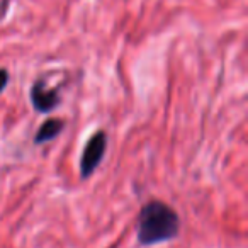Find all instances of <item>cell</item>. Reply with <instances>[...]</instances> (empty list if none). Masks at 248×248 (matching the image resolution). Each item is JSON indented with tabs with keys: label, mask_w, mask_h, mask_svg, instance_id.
Returning a JSON list of instances; mask_svg holds the SVG:
<instances>
[{
	"label": "cell",
	"mask_w": 248,
	"mask_h": 248,
	"mask_svg": "<svg viewBox=\"0 0 248 248\" xmlns=\"http://www.w3.org/2000/svg\"><path fill=\"white\" fill-rule=\"evenodd\" d=\"M179 231L180 217L169 204L153 199L141 207L138 214V241L143 247L173 240Z\"/></svg>",
	"instance_id": "cell-1"
},
{
	"label": "cell",
	"mask_w": 248,
	"mask_h": 248,
	"mask_svg": "<svg viewBox=\"0 0 248 248\" xmlns=\"http://www.w3.org/2000/svg\"><path fill=\"white\" fill-rule=\"evenodd\" d=\"M107 152V135L106 131H95L89 138L83 146L82 156H80V175L82 179H89L100 162L104 160Z\"/></svg>",
	"instance_id": "cell-2"
},
{
	"label": "cell",
	"mask_w": 248,
	"mask_h": 248,
	"mask_svg": "<svg viewBox=\"0 0 248 248\" xmlns=\"http://www.w3.org/2000/svg\"><path fill=\"white\" fill-rule=\"evenodd\" d=\"M29 97H31V104L34 107L36 112L48 114L60 104V92L58 89H49L45 83V80H36L32 83L31 90H29Z\"/></svg>",
	"instance_id": "cell-3"
},
{
	"label": "cell",
	"mask_w": 248,
	"mask_h": 248,
	"mask_svg": "<svg viewBox=\"0 0 248 248\" xmlns=\"http://www.w3.org/2000/svg\"><path fill=\"white\" fill-rule=\"evenodd\" d=\"M65 129V121L62 119H46L45 123L39 126V129L36 131V136H34V143L36 145H45V143H49L53 140H56L62 131Z\"/></svg>",
	"instance_id": "cell-4"
},
{
	"label": "cell",
	"mask_w": 248,
	"mask_h": 248,
	"mask_svg": "<svg viewBox=\"0 0 248 248\" xmlns=\"http://www.w3.org/2000/svg\"><path fill=\"white\" fill-rule=\"evenodd\" d=\"M9 85V72L5 68H0V93Z\"/></svg>",
	"instance_id": "cell-5"
},
{
	"label": "cell",
	"mask_w": 248,
	"mask_h": 248,
	"mask_svg": "<svg viewBox=\"0 0 248 248\" xmlns=\"http://www.w3.org/2000/svg\"><path fill=\"white\" fill-rule=\"evenodd\" d=\"M11 2H12V0H2V2H0V19L5 17V14H7Z\"/></svg>",
	"instance_id": "cell-6"
}]
</instances>
